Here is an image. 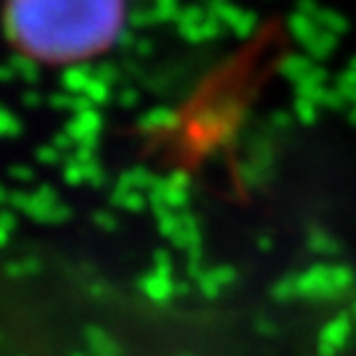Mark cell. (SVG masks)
<instances>
[{
	"mask_svg": "<svg viewBox=\"0 0 356 356\" xmlns=\"http://www.w3.org/2000/svg\"><path fill=\"white\" fill-rule=\"evenodd\" d=\"M129 0H3L0 29L16 56L45 69L90 64L114 48Z\"/></svg>",
	"mask_w": 356,
	"mask_h": 356,
	"instance_id": "6da1fadb",
	"label": "cell"
}]
</instances>
